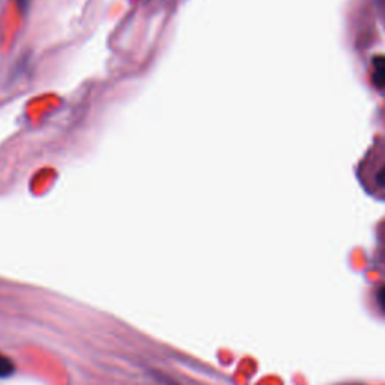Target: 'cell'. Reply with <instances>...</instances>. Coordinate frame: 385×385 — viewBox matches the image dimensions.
Wrapping results in <instances>:
<instances>
[{
	"label": "cell",
	"instance_id": "1",
	"mask_svg": "<svg viewBox=\"0 0 385 385\" xmlns=\"http://www.w3.org/2000/svg\"><path fill=\"white\" fill-rule=\"evenodd\" d=\"M373 74L372 82L378 89L385 88V58H375L373 59Z\"/></svg>",
	"mask_w": 385,
	"mask_h": 385
},
{
	"label": "cell",
	"instance_id": "2",
	"mask_svg": "<svg viewBox=\"0 0 385 385\" xmlns=\"http://www.w3.org/2000/svg\"><path fill=\"white\" fill-rule=\"evenodd\" d=\"M15 372V364L11 358H8L3 353H0V380H6L12 376Z\"/></svg>",
	"mask_w": 385,
	"mask_h": 385
},
{
	"label": "cell",
	"instance_id": "3",
	"mask_svg": "<svg viewBox=\"0 0 385 385\" xmlns=\"http://www.w3.org/2000/svg\"><path fill=\"white\" fill-rule=\"evenodd\" d=\"M375 184L380 188H385V164L375 175Z\"/></svg>",
	"mask_w": 385,
	"mask_h": 385
},
{
	"label": "cell",
	"instance_id": "4",
	"mask_svg": "<svg viewBox=\"0 0 385 385\" xmlns=\"http://www.w3.org/2000/svg\"><path fill=\"white\" fill-rule=\"evenodd\" d=\"M376 301H378L382 312H385V284H382L378 292H376Z\"/></svg>",
	"mask_w": 385,
	"mask_h": 385
},
{
	"label": "cell",
	"instance_id": "5",
	"mask_svg": "<svg viewBox=\"0 0 385 385\" xmlns=\"http://www.w3.org/2000/svg\"><path fill=\"white\" fill-rule=\"evenodd\" d=\"M30 3H32V0H17V5H18V10L21 12H27Z\"/></svg>",
	"mask_w": 385,
	"mask_h": 385
},
{
	"label": "cell",
	"instance_id": "6",
	"mask_svg": "<svg viewBox=\"0 0 385 385\" xmlns=\"http://www.w3.org/2000/svg\"><path fill=\"white\" fill-rule=\"evenodd\" d=\"M376 3H378V6H381L382 10H385V0H376Z\"/></svg>",
	"mask_w": 385,
	"mask_h": 385
}]
</instances>
